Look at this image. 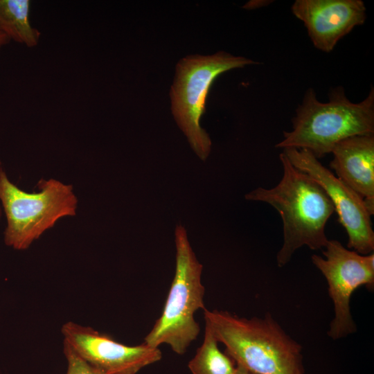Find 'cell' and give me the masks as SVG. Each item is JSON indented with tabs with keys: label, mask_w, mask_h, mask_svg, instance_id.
<instances>
[{
	"label": "cell",
	"mask_w": 374,
	"mask_h": 374,
	"mask_svg": "<svg viewBox=\"0 0 374 374\" xmlns=\"http://www.w3.org/2000/svg\"><path fill=\"white\" fill-rule=\"evenodd\" d=\"M279 159L283 172L278 184L271 188L258 187L246 194L245 199L267 203L279 213L283 242L276 263L283 267L304 245L312 250L326 247L328 239L325 228L335 208L322 187L294 167L283 152Z\"/></svg>",
	"instance_id": "6da1fadb"
},
{
	"label": "cell",
	"mask_w": 374,
	"mask_h": 374,
	"mask_svg": "<svg viewBox=\"0 0 374 374\" xmlns=\"http://www.w3.org/2000/svg\"><path fill=\"white\" fill-rule=\"evenodd\" d=\"M203 310L206 326L236 365L251 374H305L301 345L271 314L248 319L224 310Z\"/></svg>",
	"instance_id": "7a4b0ae2"
},
{
	"label": "cell",
	"mask_w": 374,
	"mask_h": 374,
	"mask_svg": "<svg viewBox=\"0 0 374 374\" xmlns=\"http://www.w3.org/2000/svg\"><path fill=\"white\" fill-rule=\"evenodd\" d=\"M276 148L305 149L318 159L331 153L339 141L355 135L374 134V88L359 103L350 101L342 87L330 91L329 101L320 102L310 88Z\"/></svg>",
	"instance_id": "3957f363"
},
{
	"label": "cell",
	"mask_w": 374,
	"mask_h": 374,
	"mask_svg": "<svg viewBox=\"0 0 374 374\" xmlns=\"http://www.w3.org/2000/svg\"><path fill=\"white\" fill-rule=\"evenodd\" d=\"M175 273L163 312L143 343L159 348L167 344L178 355L186 353L200 332L195 314L205 309L204 286L202 283V265L197 259L185 229H175Z\"/></svg>",
	"instance_id": "277c9868"
},
{
	"label": "cell",
	"mask_w": 374,
	"mask_h": 374,
	"mask_svg": "<svg viewBox=\"0 0 374 374\" xmlns=\"http://www.w3.org/2000/svg\"><path fill=\"white\" fill-rule=\"evenodd\" d=\"M37 186L38 192L24 191L0 170V201L7 222L4 242L15 249H27L59 219L76 214L78 199L72 186L42 179Z\"/></svg>",
	"instance_id": "5b68a950"
},
{
	"label": "cell",
	"mask_w": 374,
	"mask_h": 374,
	"mask_svg": "<svg viewBox=\"0 0 374 374\" xmlns=\"http://www.w3.org/2000/svg\"><path fill=\"white\" fill-rule=\"evenodd\" d=\"M257 63L221 51L208 56H189L177 64L170 91L172 114L202 160H205L211 152V139L200 127L199 120L205 112L206 98L213 82L225 71Z\"/></svg>",
	"instance_id": "8992f818"
},
{
	"label": "cell",
	"mask_w": 374,
	"mask_h": 374,
	"mask_svg": "<svg viewBox=\"0 0 374 374\" xmlns=\"http://www.w3.org/2000/svg\"><path fill=\"white\" fill-rule=\"evenodd\" d=\"M324 249V258L314 254L311 260L328 284L335 311L328 335L337 340L357 330L350 312V299L362 286L370 291L373 290L374 253L360 254L344 247L337 240H328Z\"/></svg>",
	"instance_id": "52a82bcc"
},
{
	"label": "cell",
	"mask_w": 374,
	"mask_h": 374,
	"mask_svg": "<svg viewBox=\"0 0 374 374\" xmlns=\"http://www.w3.org/2000/svg\"><path fill=\"white\" fill-rule=\"evenodd\" d=\"M283 152L297 169L305 172L325 190L348 235V249L368 255L374 251L371 214L364 199L326 168L310 151L289 148Z\"/></svg>",
	"instance_id": "ba28073f"
},
{
	"label": "cell",
	"mask_w": 374,
	"mask_h": 374,
	"mask_svg": "<svg viewBox=\"0 0 374 374\" xmlns=\"http://www.w3.org/2000/svg\"><path fill=\"white\" fill-rule=\"evenodd\" d=\"M63 345L105 374H136L141 369L159 362L162 357L159 348L145 343L127 346L93 328L72 321L61 330Z\"/></svg>",
	"instance_id": "9c48e42d"
},
{
	"label": "cell",
	"mask_w": 374,
	"mask_h": 374,
	"mask_svg": "<svg viewBox=\"0 0 374 374\" xmlns=\"http://www.w3.org/2000/svg\"><path fill=\"white\" fill-rule=\"evenodd\" d=\"M291 10L303 23L314 47L325 53L332 51L342 37L366 19L362 0H296Z\"/></svg>",
	"instance_id": "30bf717a"
},
{
	"label": "cell",
	"mask_w": 374,
	"mask_h": 374,
	"mask_svg": "<svg viewBox=\"0 0 374 374\" xmlns=\"http://www.w3.org/2000/svg\"><path fill=\"white\" fill-rule=\"evenodd\" d=\"M330 166L337 177L359 194L374 214V134L355 135L337 143Z\"/></svg>",
	"instance_id": "8fae6325"
},
{
	"label": "cell",
	"mask_w": 374,
	"mask_h": 374,
	"mask_svg": "<svg viewBox=\"0 0 374 374\" xmlns=\"http://www.w3.org/2000/svg\"><path fill=\"white\" fill-rule=\"evenodd\" d=\"M29 0H0V31L10 40L27 47L36 46L41 33L32 26Z\"/></svg>",
	"instance_id": "7c38bea8"
},
{
	"label": "cell",
	"mask_w": 374,
	"mask_h": 374,
	"mask_svg": "<svg viewBox=\"0 0 374 374\" xmlns=\"http://www.w3.org/2000/svg\"><path fill=\"white\" fill-rule=\"evenodd\" d=\"M218 343L205 325L203 341L188 364L192 374H235V362L220 350Z\"/></svg>",
	"instance_id": "4fadbf2b"
},
{
	"label": "cell",
	"mask_w": 374,
	"mask_h": 374,
	"mask_svg": "<svg viewBox=\"0 0 374 374\" xmlns=\"http://www.w3.org/2000/svg\"><path fill=\"white\" fill-rule=\"evenodd\" d=\"M63 346V351L67 361L66 374H105L81 359L68 346Z\"/></svg>",
	"instance_id": "5bb4252c"
},
{
	"label": "cell",
	"mask_w": 374,
	"mask_h": 374,
	"mask_svg": "<svg viewBox=\"0 0 374 374\" xmlns=\"http://www.w3.org/2000/svg\"><path fill=\"white\" fill-rule=\"evenodd\" d=\"M10 42V39L4 33L0 31V50Z\"/></svg>",
	"instance_id": "9a60e30c"
},
{
	"label": "cell",
	"mask_w": 374,
	"mask_h": 374,
	"mask_svg": "<svg viewBox=\"0 0 374 374\" xmlns=\"http://www.w3.org/2000/svg\"><path fill=\"white\" fill-rule=\"evenodd\" d=\"M235 374H251L247 370L241 366L236 365Z\"/></svg>",
	"instance_id": "2e32d148"
},
{
	"label": "cell",
	"mask_w": 374,
	"mask_h": 374,
	"mask_svg": "<svg viewBox=\"0 0 374 374\" xmlns=\"http://www.w3.org/2000/svg\"><path fill=\"white\" fill-rule=\"evenodd\" d=\"M1 169H2V168H1V161H0V170H1ZM1 208H0V218H1Z\"/></svg>",
	"instance_id": "e0dca14e"
}]
</instances>
